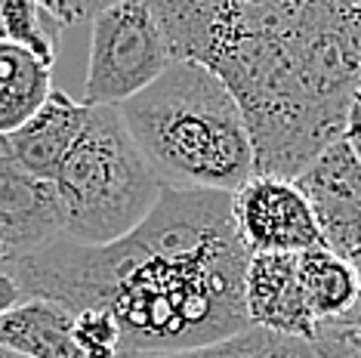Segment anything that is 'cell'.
Segmentation results:
<instances>
[{"mask_svg": "<svg viewBox=\"0 0 361 358\" xmlns=\"http://www.w3.org/2000/svg\"><path fill=\"white\" fill-rule=\"evenodd\" d=\"M247 263L232 195L161 185L152 214L124 238L102 247L59 238L6 259L4 275L22 297L53 300L75 315L109 312L121 331V358H152L250 331Z\"/></svg>", "mask_w": 361, "mask_h": 358, "instance_id": "obj_1", "label": "cell"}, {"mask_svg": "<svg viewBox=\"0 0 361 358\" xmlns=\"http://www.w3.org/2000/svg\"><path fill=\"white\" fill-rule=\"evenodd\" d=\"M173 59L241 105L257 176L297 179L343 140L361 80V0H145Z\"/></svg>", "mask_w": 361, "mask_h": 358, "instance_id": "obj_2", "label": "cell"}, {"mask_svg": "<svg viewBox=\"0 0 361 358\" xmlns=\"http://www.w3.org/2000/svg\"><path fill=\"white\" fill-rule=\"evenodd\" d=\"M121 118L161 185L235 195L257 176L247 121L232 90L198 62L173 59Z\"/></svg>", "mask_w": 361, "mask_h": 358, "instance_id": "obj_3", "label": "cell"}, {"mask_svg": "<svg viewBox=\"0 0 361 358\" xmlns=\"http://www.w3.org/2000/svg\"><path fill=\"white\" fill-rule=\"evenodd\" d=\"M62 238L102 247L124 238L158 204L161 183L114 105H87V121L53 176Z\"/></svg>", "mask_w": 361, "mask_h": 358, "instance_id": "obj_4", "label": "cell"}, {"mask_svg": "<svg viewBox=\"0 0 361 358\" xmlns=\"http://www.w3.org/2000/svg\"><path fill=\"white\" fill-rule=\"evenodd\" d=\"M170 65L173 53L152 6L145 0H121L93 19L80 102L121 109Z\"/></svg>", "mask_w": 361, "mask_h": 358, "instance_id": "obj_5", "label": "cell"}, {"mask_svg": "<svg viewBox=\"0 0 361 358\" xmlns=\"http://www.w3.org/2000/svg\"><path fill=\"white\" fill-rule=\"evenodd\" d=\"M232 216L250 254H302L324 247L309 201L293 179L253 176L232 195Z\"/></svg>", "mask_w": 361, "mask_h": 358, "instance_id": "obj_6", "label": "cell"}, {"mask_svg": "<svg viewBox=\"0 0 361 358\" xmlns=\"http://www.w3.org/2000/svg\"><path fill=\"white\" fill-rule=\"evenodd\" d=\"M293 183L309 201L324 247L352 263L361 254V161L336 140Z\"/></svg>", "mask_w": 361, "mask_h": 358, "instance_id": "obj_7", "label": "cell"}, {"mask_svg": "<svg viewBox=\"0 0 361 358\" xmlns=\"http://www.w3.org/2000/svg\"><path fill=\"white\" fill-rule=\"evenodd\" d=\"M59 238L62 214L53 183L28 173L16 161L6 136H0V241L6 259L31 257Z\"/></svg>", "mask_w": 361, "mask_h": 358, "instance_id": "obj_8", "label": "cell"}, {"mask_svg": "<svg viewBox=\"0 0 361 358\" xmlns=\"http://www.w3.org/2000/svg\"><path fill=\"white\" fill-rule=\"evenodd\" d=\"M244 303L250 328L297 340H309L315 331V315L302 294L297 254H250Z\"/></svg>", "mask_w": 361, "mask_h": 358, "instance_id": "obj_9", "label": "cell"}, {"mask_svg": "<svg viewBox=\"0 0 361 358\" xmlns=\"http://www.w3.org/2000/svg\"><path fill=\"white\" fill-rule=\"evenodd\" d=\"M84 121H87V105L71 99L62 90H53L50 99L37 109V115L28 118L16 133L6 136V142H10L16 161L28 173L53 183L56 170L68 154L71 142L78 140Z\"/></svg>", "mask_w": 361, "mask_h": 358, "instance_id": "obj_10", "label": "cell"}, {"mask_svg": "<svg viewBox=\"0 0 361 358\" xmlns=\"http://www.w3.org/2000/svg\"><path fill=\"white\" fill-rule=\"evenodd\" d=\"M0 346L25 358H84L75 343V312L40 297L19 300L0 315Z\"/></svg>", "mask_w": 361, "mask_h": 358, "instance_id": "obj_11", "label": "cell"}, {"mask_svg": "<svg viewBox=\"0 0 361 358\" xmlns=\"http://www.w3.org/2000/svg\"><path fill=\"white\" fill-rule=\"evenodd\" d=\"M53 93V68L35 53L0 37V136L16 133Z\"/></svg>", "mask_w": 361, "mask_h": 358, "instance_id": "obj_12", "label": "cell"}, {"mask_svg": "<svg viewBox=\"0 0 361 358\" xmlns=\"http://www.w3.org/2000/svg\"><path fill=\"white\" fill-rule=\"evenodd\" d=\"M300 259V281L306 303L315 315L322 319H340L361 306V281L358 272L349 259L336 257L327 247H312L297 254Z\"/></svg>", "mask_w": 361, "mask_h": 358, "instance_id": "obj_13", "label": "cell"}, {"mask_svg": "<svg viewBox=\"0 0 361 358\" xmlns=\"http://www.w3.org/2000/svg\"><path fill=\"white\" fill-rule=\"evenodd\" d=\"M0 25H4V40L25 47L53 68L65 25L50 10H44L40 0H0Z\"/></svg>", "mask_w": 361, "mask_h": 358, "instance_id": "obj_14", "label": "cell"}, {"mask_svg": "<svg viewBox=\"0 0 361 358\" xmlns=\"http://www.w3.org/2000/svg\"><path fill=\"white\" fill-rule=\"evenodd\" d=\"M152 358H315V355L309 349V340L278 337V333L250 328L232 340H223V343L192 349V352L152 355Z\"/></svg>", "mask_w": 361, "mask_h": 358, "instance_id": "obj_15", "label": "cell"}, {"mask_svg": "<svg viewBox=\"0 0 361 358\" xmlns=\"http://www.w3.org/2000/svg\"><path fill=\"white\" fill-rule=\"evenodd\" d=\"M309 349L315 358H361V306L340 319L315 321Z\"/></svg>", "mask_w": 361, "mask_h": 358, "instance_id": "obj_16", "label": "cell"}, {"mask_svg": "<svg viewBox=\"0 0 361 358\" xmlns=\"http://www.w3.org/2000/svg\"><path fill=\"white\" fill-rule=\"evenodd\" d=\"M75 343L84 358H121V331L111 315L99 309L75 315Z\"/></svg>", "mask_w": 361, "mask_h": 358, "instance_id": "obj_17", "label": "cell"}, {"mask_svg": "<svg viewBox=\"0 0 361 358\" xmlns=\"http://www.w3.org/2000/svg\"><path fill=\"white\" fill-rule=\"evenodd\" d=\"M44 10H50L65 28L80 25V22H93L96 16L121 0H40Z\"/></svg>", "mask_w": 361, "mask_h": 358, "instance_id": "obj_18", "label": "cell"}, {"mask_svg": "<svg viewBox=\"0 0 361 358\" xmlns=\"http://www.w3.org/2000/svg\"><path fill=\"white\" fill-rule=\"evenodd\" d=\"M343 142L352 149V154L361 161V80L352 90V99L346 109V124H343Z\"/></svg>", "mask_w": 361, "mask_h": 358, "instance_id": "obj_19", "label": "cell"}, {"mask_svg": "<svg viewBox=\"0 0 361 358\" xmlns=\"http://www.w3.org/2000/svg\"><path fill=\"white\" fill-rule=\"evenodd\" d=\"M19 300H25V297H22V290H19V284H16L10 275L0 272V315L10 312V309L19 303Z\"/></svg>", "mask_w": 361, "mask_h": 358, "instance_id": "obj_20", "label": "cell"}, {"mask_svg": "<svg viewBox=\"0 0 361 358\" xmlns=\"http://www.w3.org/2000/svg\"><path fill=\"white\" fill-rule=\"evenodd\" d=\"M0 358H25V355H19V352H13V349L0 346Z\"/></svg>", "mask_w": 361, "mask_h": 358, "instance_id": "obj_21", "label": "cell"}, {"mask_svg": "<svg viewBox=\"0 0 361 358\" xmlns=\"http://www.w3.org/2000/svg\"><path fill=\"white\" fill-rule=\"evenodd\" d=\"M352 266H355V272H358V281H361V254H358L355 259H352Z\"/></svg>", "mask_w": 361, "mask_h": 358, "instance_id": "obj_22", "label": "cell"}, {"mask_svg": "<svg viewBox=\"0 0 361 358\" xmlns=\"http://www.w3.org/2000/svg\"><path fill=\"white\" fill-rule=\"evenodd\" d=\"M4 259H6V254H4V241H0V272H4Z\"/></svg>", "mask_w": 361, "mask_h": 358, "instance_id": "obj_23", "label": "cell"}, {"mask_svg": "<svg viewBox=\"0 0 361 358\" xmlns=\"http://www.w3.org/2000/svg\"><path fill=\"white\" fill-rule=\"evenodd\" d=\"M0 37H4V25H0Z\"/></svg>", "mask_w": 361, "mask_h": 358, "instance_id": "obj_24", "label": "cell"}]
</instances>
